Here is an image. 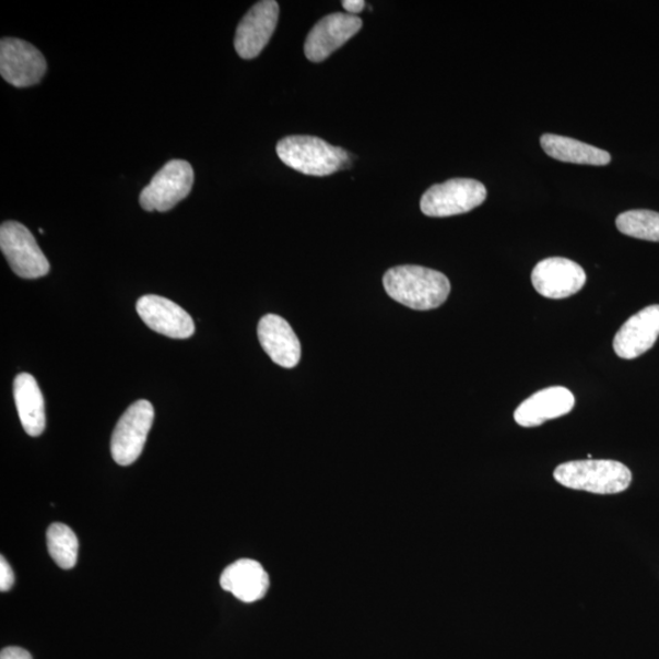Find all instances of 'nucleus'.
<instances>
[{
	"label": "nucleus",
	"mask_w": 659,
	"mask_h": 659,
	"mask_svg": "<svg viewBox=\"0 0 659 659\" xmlns=\"http://www.w3.org/2000/svg\"><path fill=\"white\" fill-rule=\"evenodd\" d=\"M342 7L346 10L348 14L355 15L362 13L365 8L363 0H343Z\"/></svg>",
	"instance_id": "obj_23"
},
{
	"label": "nucleus",
	"mask_w": 659,
	"mask_h": 659,
	"mask_svg": "<svg viewBox=\"0 0 659 659\" xmlns=\"http://www.w3.org/2000/svg\"><path fill=\"white\" fill-rule=\"evenodd\" d=\"M659 337V306L644 308L627 320L613 341L616 355L635 360L650 351Z\"/></svg>",
	"instance_id": "obj_13"
},
{
	"label": "nucleus",
	"mask_w": 659,
	"mask_h": 659,
	"mask_svg": "<svg viewBox=\"0 0 659 659\" xmlns=\"http://www.w3.org/2000/svg\"><path fill=\"white\" fill-rule=\"evenodd\" d=\"M220 585L236 599L252 603L264 598L269 590V575L254 560H239L223 572Z\"/></svg>",
	"instance_id": "obj_16"
},
{
	"label": "nucleus",
	"mask_w": 659,
	"mask_h": 659,
	"mask_svg": "<svg viewBox=\"0 0 659 659\" xmlns=\"http://www.w3.org/2000/svg\"><path fill=\"white\" fill-rule=\"evenodd\" d=\"M195 173L190 163L172 161L155 174L151 184L143 188L140 204L146 212H167L190 195Z\"/></svg>",
	"instance_id": "obj_5"
},
{
	"label": "nucleus",
	"mask_w": 659,
	"mask_h": 659,
	"mask_svg": "<svg viewBox=\"0 0 659 659\" xmlns=\"http://www.w3.org/2000/svg\"><path fill=\"white\" fill-rule=\"evenodd\" d=\"M384 287L392 299L414 310L436 309L451 292L446 275L417 266L390 269L384 276Z\"/></svg>",
	"instance_id": "obj_1"
},
{
	"label": "nucleus",
	"mask_w": 659,
	"mask_h": 659,
	"mask_svg": "<svg viewBox=\"0 0 659 659\" xmlns=\"http://www.w3.org/2000/svg\"><path fill=\"white\" fill-rule=\"evenodd\" d=\"M280 7L275 0L257 3L240 21L235 36L237 55L244 59L257 58L275 33Z\"/></svg>",
	"instance_id": "obj_10"
},
{
	"label": "nucleus",
	"mask_w": 659,
	"mask_h": 659,
	"mask_svg": "<svg viewBox=\"0 0 659 659\" xmlns=\"http://www.w3.org/2000/svg\"><path fill=\"white\" fill-rule=\"evenodd\" d=\"M14 399L24 431L33 437L44 433L46 428L45 400L33 375L23 373L16 376Z\"/></svg>",
	"instance_id": "obj_17"
},
{
	"label": "nucleus",
	"mask_w": 659,
	"mask_h": 659,
	"mask_svg": "<svg viewBox=\"0 0 659 659\" xmlns=\"http://www.w3.org/2000/svg\"><path fill=\"white\" fill-rule=\"evenodd\" d=\"M47 62L44 55L19 38H3L0 44V73L2 78L19 89L37 85L44 79Z\"/></svg>",
	"instance_id": "obj_8"
},
{
	"label": "nucleus",
	"mask_w": 659,
	"mask_h": 659,
	"mask_svg": "<svg viewBox=\"0 0 659 659\" xmlns=\"http://www.w3.org/2000/svg\"><path fill=\"white\" fill-rule=\"evenodd\" d=\"M276 152L291 169L310 176H328L351 165L348 151L314 136H289L278 143Z\"/></svg>",
	"instance_id": "obj_2"
},
{
	"label": "nucleus",
	"mask_w": 659,
	"mask_h": 659,
	"mask_svg": "<svg viewBox=\"0 0 659 659\" xmlns=\"http://www.w3.org/2000/svg\"><path fill=\"white\" fill-rule=\"evenodd\" d=\"M258 338L261 348L267 352L271 361L292 369L301 361V343L290 323L275 314H268L259 321Z\"/></svg>",
	"instance_id": "obj_14"
},
{
	"label": "nucleus",
	"mask_w": 659,
	"mask_h": 659,
	"mask_svg": "<svg viewBox=\"0 0 659 659\" xmlns=\"http://www.w3.org/2000/svg\"><path fill=\"white\" fill-rule=\"evenodd\" d=\"M47 546L50 557L62 569H71L77 566L79 554V540L68 526L51 525L47 531Z\"/></svg>",
	"instance_id": "obj_19"
},
{
	"label": "nucleus",
	"mask_w": 659,
	"mask_h": 659,
	"mask_svg": "<svg viewBox=\"0 0 659 659\" xmlns=\"http://www.w3.org/2000/svg\"><path fill=\"white\" fill-rule=\"evenodd\" d=\"M136 309L146 327L164 337L184 340L195 333L190 314L170 299L155 295L143 296Z\"/></svg>",
	"instance_id": "obj_12"
},
{
	"label": "nucleus",
	"mask_w": 659,
	"mask_h": 659,
	"mask_svg": "<svg viewBox=\"0 0 659 659\" xmlns=\"http://www.w3.org/2000/svg\"><path fill=\"white\" fill-rule=\"evenodd\" d=\"M0 248L14 273L24 279H38L49 273L50 266L30 230L17 222L0 227Z\"/></svg>",
	"instance_id": "obj_6"
},
{
	"label": "nucleus",
	"mask_w": 659,
	"mask_h": 659,
	"mask_svg": "<svg viewBox=\"0 0 659 659\" xmlns=\"http://www.w3.org/2000/svg\"><path fill=\"white\" fill-rule=\"evenodd\" d=\"M532 286L551 299L568 298L586 284L585 270L567 258H548L533 268Z\"/></svg>",
	"instance_id": "obj_9"
},
{
	"label": "nucleus",
	"mask_w": 659,
	"mask_h": 659,
	"mask_svg": "<svg viewBox=\"0 0 659 659\" xmlns=\"http://www.w3.org/2000/svg\"><path fill=\"white\" fill-rule=\"evenodd\" d=\"M541 145L552 158L564 163L602 166L611 162L609 152L564 136L543 134Z\"/></svg>",
	"instance_id": "obj_18"
},
{
	"label": "nucleus",
	"mask_w": 659,
	"mask_h": 659,
	"mask_svg": "<svg viewBox=\"0 0 659 659\" xmlns=\"http://www.w3.org/2000/svg\"><path fill=\"white\" fill-rule=\"evenodd\" d=\"M15 575L4 556L0 557V591L7 592L13 588Z\"/></svg>",
	"instance_id": "obj_21"
},
{
	"label": "nucleus",
	"mask_w": 659,
	"mask_h": 659,
	"mask_svg": "<svg viewBox=\"0 0 659 659\" xmlns=\"http://www.w3.org/2000/svg\"><path fill=\"white\" fill-rule=\"evenodd\" d=\"M574 405L575 397L566 387H549L522 402L515 412V421L522 427L540 426L570 413Z\"/></svg>",
	"instance_id": "obj_15"
},
{
	"label": "nucleus",
	"mask_w": 659,
	"mask_h": 659,
	"mask_svg": "<svg viewBox=\"0 0 659 659\" xmlns=\"http://www.w3.org/2000/svg\"><path fill=\"white\" fill-rule=\"evenodd\" d=\"M486 187L472 179H452L434 185L423 195L422 212L432 217L464 214L486 200Z\"/></svg>",
	"instance_id": "obj_4"
},
{
	"label": "nucleus",
	"mask_w": 659,
	"mask_h": 659,
	"mask_svg": "<svg viewBox=\"0 0 659 659\" xmlns=\"http://www.w3.org/2000/svg\"><path fill=\"white\" fill-rule=\"evenodd\" d=\"M563 486L598 495L621 494L632 484L631 469L615 460H574L554 470Z\"/></svg>",
	"instance_id": "obj_3"
},
{
	"label": "nucleus",
	"mask_w": 659,
	"mask_h": 659,
	"mask_svg": "<svg viewBox=\"0 0 659 659\" xmlns=\"http://www.w3.org/2000/svg\"><path fill=\"white\" fill-rule=\"evenodd\" d=\"M0 659H33V656L21 647H5L0 654Z\"/></svg>",
	"instance_id": "obj_22"
},
{
	"label": "nucleus",
	"mask_w": 659,
	"mask_h": 659,
	"mask_svg": "<svg viewBox=\"0 0 659 659\" xmlns=\"http://www.w3.org/2000/svg\"><path fill=\"white\" fill-rule=\"evenodd\" d=\"M154 421L150 401L140 400L122 414L111 436V456L119 466L128 467L141 456Z\"/></svg>",
	"instance_id": "obj_7"
},
{
	"label": "nucleus",
	"mask_w": 659,
	"mask_h": 659,
	"mask_svg": "<svg viewBox=\"0 0 659 659\" xmlns=\"http://www.w3.org/2000/svg\"><path fill=\"white\" fill-rule=\"evenodd\" d=\"M615 224L626 236L659 243V213L629 211L616 217Z\"/></svg>",
	"instance_id": "obj_20"
},
{
	"label": "nucleus",
	"mask_w": 659,
	"mask_h": 659,
	"mask_svg": "<svg viewBox=\"0 0 659 659\" xmlns=\"http://www.w3.org/2000/svg\"><path fill=\"white\" fill-rule=\"evenodd\" d=\"M363 26L361 17L334 13L322 17L307 37L305 54L308 60L321 62L349 39L357 35Z\"/></svg>",
	"instance_id": "obj_11"
}]
</instances>
